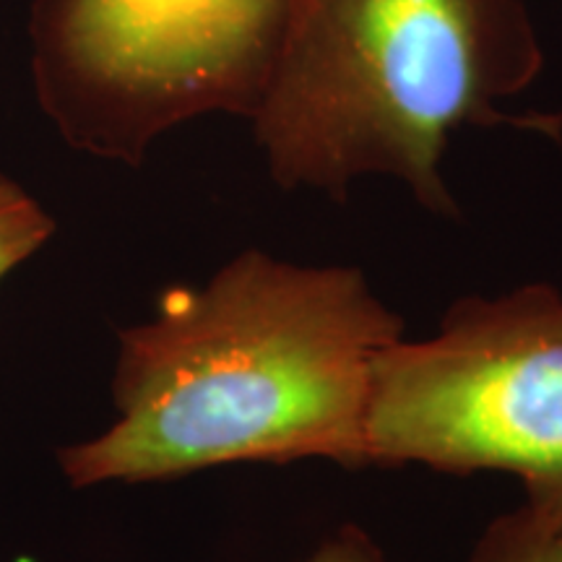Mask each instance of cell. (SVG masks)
<instances>
[{
  "label": "cell",
  "instance_id": "cell-2",
  "mask_svg": "<svg viewBox=\"0 0 562 562\" xmlns=\"http://www.w3.org/2000/svg\"><path fill=\"white\" fill-rule=\"evenodd\" d=\"M544 53L524 0H300L250 123L273 182L347 199L368 175L402 180L422 209L459 220L442 180L463 125L562 140V112L510 115Z\"/></svg>",
  "mask_w": 562,
  "mask_h": 562
},
{
  "label": "cell",
  "instance_id": "cell-3",
  "mask_svg": "<svg viewBox=\"0 0 562 562\" xmlns=\"http://www.w3.org/2000/svg\"><path fill=\"white\" fill-rule=\"evenodd\" d=\"M300 0H34L32 79L70 149L138 167L209 112L252 117Z\"/></svg>",
  "mask_w": 562,
  "mask_h": 562
},
{
  "label": "cell",
  "instance_id": "cell-4",
  "mask_svg": "<svg viewBox=\"0 0 562 562\" xmlns=\"http://www.w3.org/2000/svg\"><path fill=\"white\" fill-rule=\"evenodd\" d=\"M505 472L562 510V292L524 284L461 297L422 341L378 360L368 467Z\"/></svg>",
  "mask_w": 562,
  "mask_h": 562
},
{
  "label": "cell",
  "instance_id": "cell-5",
  "mask_svg": "<svg viewBox=\"0 0 562 562\" xmlns=\"http://www.w3.org/2000/svg\"><path fill=\"white\" fill-rule=\"evenodd\" d=\"M467 562H562V510L524 501L484 526Z\"/></svg>",
  "mask_w": 562,
  "mask_h": 562
},
{
  "label": "cell",
  "instance_id": "cell-1",
  "mask_svg": "<svg viewBox=\"0 0 562 562\" xmlns=\"http://www.w3.org/2000/svg\"><path fill=\"white\" fill-rule=\"evenodd\" d=\"M404 339L360 269L245 250L206 284L159 294L123 328L117 419L58 448L70 487L146 484L227 463L323 459L368 469L378 360Z\"/></svg>",
  "mask_w": 562,
  "mask_h": 562
},
{
  "label": "cell",
  "instance_id": "cell-7",
  "mask_svg": "<svg viewBox=\"0 0 562 562\" xmlns=\"http://www.w3.org/2000/svg\"><path fill=\"white\" fill-rule=\"evenodd\" d=\"M302 562H393L362 526L347 524L328 533Z\"/></svg>",
  "mask_w": 562,
  "mask_h": 562
},
{
  "label": "cell",
  "instance_id": "cell-6",
  "mask_svg": "<svg viewBox=\"0 0 562 562\" xmlns=\"http://www.w3.org/2000/svg\"><path fill=\"white\" fill-rule=\"evenodd\" d=\"M55 235V220L9 175H0V281Z\"/></svg>",
  "mask_w": 562,
  "mask_h": 562
}]
</instances>
